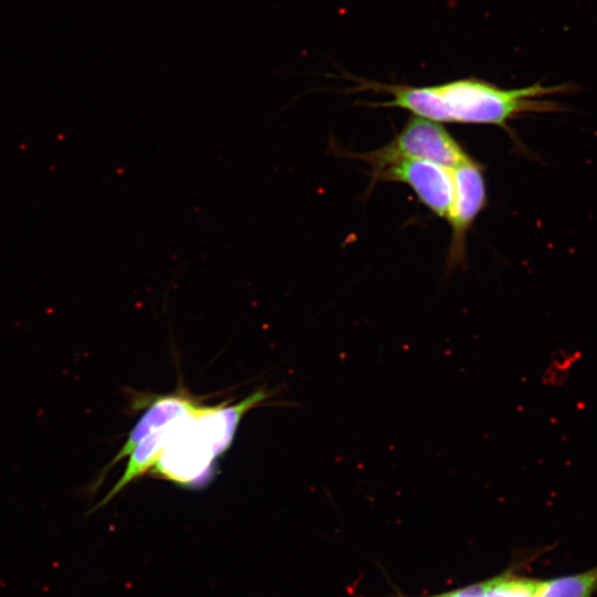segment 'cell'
<instances>
[{
	"instance_id": "6da1fadb",
	"label": "cell",
	"mask_w": 597,
	"mask_h": 597,
	"mask_svg": "<svg viewBox=\"0 0 597 597\" xmlns=\"http://www.w3.org/2000/svg\"><path fill=\"white\" fill-rule=\"evenodd\" d=\"M358 90L391 96L374 105L397 107L415 116L438 123L495 125L507 128L510 121L528 113L558 112L564 107L548 95L573 90L567 84L502 88L476 77H467L437 85L411 86L359 80Z\"/></svg>"
},
{
	"instance_id": "277c9868",
	"label": "cell",
	"mask_w": 597,
	"mask_h": 597,
	"mask_svg": "<svg viewBox=\"0 0 597 597\" xmlns=\"http://www.w3.org/2000/svg\"><path fill=\"white\" fill-rule=\"evenodd\" d=\"M453 201L448 217L451 242L448 269L461 265L467 258L465 239L479 213L486 206V187L481 166L473 159L452 169Z\"/></svg>"
},
{
	"instance_id": "7a4b0ae2",
	"label": "cell",
	"mask_w": 597,
	"mask_h": 597,
	"mask_svg": "<svg viewBox=\"0 0 597 597\" xmlns=\"http://www.w3.org/2000/svg\"><path fill=\"white\" fill-rule=\"evenodd\" d=\"M355 156L373 170L399 159L427 160L452 170L472 159L441 123L415 115L388 144Z\"/></svg>"
},
{
	"instance_id": "30bf717a",
	"label": "cell",
	"mask_w": 597,
	"mask_h": 597,
	"mask_svg": "<svg viewBox=\"0 0 597 597\" xmlns=\"http://www.w3.org/2000/svg\"><path fill=\"white\" fill-rule=\"evenodd\" d=\"M484 590V583L465 587L455 591L438 595L434 597H482Z\"/></svg>"
},
{
	"instance_id": "52a82bcc",
	"label": "cell",
	"mask_w": 597,
	"mask_h": 597,
	"mask_svg": "<svg viewBox=\"0 0 597 597\" xmlns=\"http://www.w3.org/2000/svg\"><path fill=\"white\" fill-rule=\"evenodd\" d=\"M178 422L171 423L159 431H156L138 443L129 453L130 458L127 462L126 470L108 493L96 504L91 513L106 505L114 499L128 483L144 474L150 467L156 464L164 451L169 444V441L175 437V431L178 429Z\"/></svg>"
},
{
	"instance_id": "5b68a950",
	"label": "cell",
	"mask_w": 597,
	"mask_h": 597,
	"mask_svg": "<svg viewBox=\"0 0 597 597\" xmlns=\"http://www.w3.org/2000/svg\"><path fill=\"white\" fill-rule=\"evenodd\" d=\"M203 408L205 407L197 406L186 397L166 396L158 398L136 422L117 454L101 471L91 486L87 488V493L94 494L104 481L107 471L123 458L128 455L134 448L148 436L174 423L177 419L198 416Z\"/></svg>"
},
{
	"instance_id": "3957f363",
	"label": "cell",
	"mask_w": 597,
	"mask_h": 597,
	"mask_svg": "<svg viewBox=\"0 0 597 597\" xmlns=\"http://www.w3.org/2000/svg\"><path fill=\"white\" fill-rule=\"evenodd\" d=\"M371 176L407 185L431 212L448 219L454 195L452 170L427 160L399 159L373 170Z\"/></svg>"
},
{
	"instance_id": "ba28073f",
	"label": "cell",
	"mask_w": 597,
	"mask_h": 597,
	"mask_svg": "<svg viewBox=\"0 0 597 597\" xmlns=\"http://www.w3.org/2000/svg\"><path fill=\"white\" fill-rule=\"evenodd\" d=\"M597 590V566L583 573L538 580L532 597H593Z\"/></svg>"
},
{
	"instance_id": "9c48e42d",
	"label": "cell",
	"mask_w": 597,
	"mask_h": 597,
	"mask_svg": "<svg viewBox=\"0 0 597 597\" xmlns=\"http://www.w3.org/2000/svg\"><path fill=\"white\" fill-rule=\"evenodd\" d=\"M537 584V579L501 576L484 582L482 597H532Z\"/></svg>"
},
{
	"instance_id": "8992f818",
	"label": "cell",
	"mask_w": 597,
	"mask_h": 597,
	"mask_svg": "<svg viewBox=\"0 0 597 597\" xmlns=\"http://www.w3.org/2000/svg\"><path fill=\"white\" fill-rule=\"evenodd\" d=\"M265 396L263 390H258L234 406L205 407L193 418L195 431L210 449L213 457L221 454L229 448L240 419L249 409L260 404Z\"/></svg>"
}]
</instances>
